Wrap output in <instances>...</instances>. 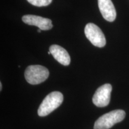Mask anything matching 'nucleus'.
I'll return each mask as SVG.
<instances>
[{
  "mask_svg": "<svg viewBox=\"0 0 129 129\" xmlns=\"http://www.w3.org/2000/svg\"><path fill=\"white\" fill-rule=\"evenodd\" d=\"M22 20L26 24L36 26L41 30H50L53 28L52 22L50 19L41 16L28 14L22 17Z\"/></svg>",
  "mask_w": 129,
  "mask_h": 129,
  "instance_id": "423d86ee",
  "label": "nucleus"
},
{
  "mask_svg": "<svg viewBox=\"0 0 129 129\" xmlns=\"http://www.w3.org/2000/svg\"><path fill=\"white\" fill-rule=\"evenodd\" d=\"M49 50L53 57L60 64L64 66H68L70 64V56L64 48L60 46L54 44L50 47Z\"/></svg>",
  "mask_w": 129,
  "mask_h": 129,
  "instance_id": "6e6552de",
  "label": "nucleus"
},
{
  "mask_svg": "<svg viewBox=\"0 0 129 129\" xmlns=\"http://www.w3.org/2000/svg\"><path fill=\"white\" fill-rule=\"evenodd\" d=\"M0 90H2V84L1 83H0Z\"/></svg>",
  "mask_w": 129,
  "mask_h": 129,
  "instance_id": "9d476101",
  "label": "nucleus"
},
{
  "mask_svg": "<svg viewBox=\"0 0 129 129\" xmlns=\"http://www.w3.org/2000/svg\"><path fill=\"white\" fill-rule=\"evenodd\" d=\"M84 32L85 37L93 46L100 48L105 46V37L96 25L92 23H87L85 25Z\"/></svg>",
  "mask_w": 129,
  "mask_h": 129,
  "instance_id": "20e7f679",
  "label": "nucleus"
},
{
  "mask_svg": "<svg viewBox=\"0 0 129 129\" xmlns=\"http://www.w3.org/2000/svg\"><path fill=\"white\" fill-rule=\"evenodd\" d=\"M112 87L110 84H105L97 89L93 97V103L98 107H104L109 104Z\"/></svg>",
  "mask_w": 129,
  "mask_h": 129,
  "instance_id": "39448f33",
  "label": "nucleus"
},
{
  "mask_svg": "<svg viewBox=\"0 0 129 129\" xmlns=\"http://www.w3.org/2000/svg\"><path fill=\"white\" fill-rule=\"evenodd\" d=\"M125 117V111L117 109L102 115L95 122L94 129H109L116 123L122 121Z\"/></svg>",
  "mask_w": 129,
  "mask_h": 129,
  "instance_id": "f03ea898",
  "label": "nucleus"
},
{
  "mask_svg": "<svg viewBox=\"0 0 129 129\" xmlns=\"http://www.w3.org/2000/svg\"><path fill=\"white\" fill-rule=\"evenodd\" d=\"M98 6L103 17L108 22L115 20L117 13L111 0H98Z\"/></svg>",
  "mask_w": 129,
  "mask_h": 129,
  "instance_id": "0eeeda50",
  "label": "nucleus"
},
{
  "mask_svg": "<svg viewBox=\"0 0 129 129\" xmlns=\"http://www.w3.org/2000/svg\"><path fill=\"white\" fill-rule=\"evenodd\" d=\"M49 76V71L41 65H30L26 69L25 77L26 81L32 85L38 84L46 81Z\"/></svg>",
  "mask_w": 129,
  "mask_h": 129,
  "instance_id": "7ed1b4c3",
  "label": "nucleus"
},
{
  "mask_svg": "<svg viewBox=\"0 0 129 129\" xmlns=\"http://www.w3.org/2000/svg\"><path fill=\"white\" fill-rule=\"evenodd\" d=\"M63 101V94L59 91H53L48 94L43 100L38 109V114L40 117L48 115L57 109Z\"/></svg>",
  "mask_w": 129,
  "mask_h": 129,
  "instance_id": "f257e3e1",
  "label": "nucleus"
},
{
  "mask_svg": "<svg viewBox=\"0 0 129 129\" xmlns=\"http://www.w3.org/2000/svg\"><path fill=\"white\" fill-rule=\"evenodd\" d=\"M30 4L37 7H44L48 6L52 2V0H27Z\"/></svg>",
  "mask_w": 129,
  "mask_h": 129,
  "instance_id": "1a4fd4ad",
  "label": "nucleus"
},
{
  "mask_svg": "<svg viewBox=\"0 0 129 129\" xmlns=\"http://www.w3.org/2000/svg\"><path fill=\"white\" fill-rule=\"evenodd\" d=\"M37 31H38V32H40H40H41V29H38V30H37Z\"/></svg>",
  "mask_w": 129,
  "mask_h": 129,
  "instance_id": "9b49d317",
  "label": "nucleus"
},
{
  "mask_svg": "<svg viewBox=\"0 0 129 129\" xmlns=\"http://www.w3.org/2000/svg\"><path fill=\"white\" fill-rule=\"evenodd\" d=\"M48 54H51L50 51H48Z\"/></svg>",
  "mask_w": 129,
  "mask_h": 129,
  "instance_id": "f8f14e48",
  "label": "nucleus"
}]
</instances>
